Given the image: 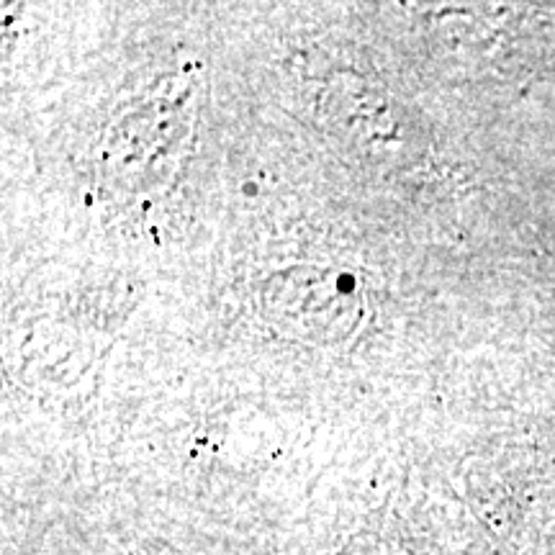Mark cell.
Masks as SVG:
<instances>
[{
  "label": "cell",
  "mask_w": 555,
  "mask_h": 555,
  "mask_svg": "<svg viewBox=\"0 0 555 555\" xmlns=\"http://www.w3.org/2000/svg\"><path fill=\"white\" fill-rule=\"evenodd\" d=\"M262 311L283 337L319 347L356 339L367 317L360 281L332 268H291L262 288Z\"/></svg>",
  "instance_id": "cell-1"
}]
</instances>
